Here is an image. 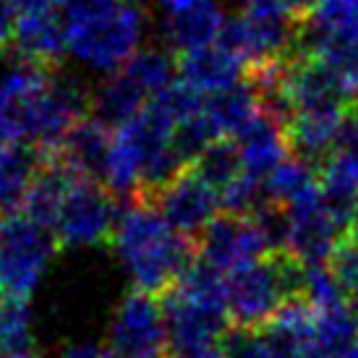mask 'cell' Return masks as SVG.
<instances>
[{
	"label": "cell",
	"mask_w": 358,
	"mask_h": 358,
	"mask_svg": "<svg viewBox=\"0 0 358 358\" xmlns=\"http://www.w3.org/2000/svg\"><path fill=\"white\" fill-rule=\"evenodd\" d=\"M110 243L134 290L152 296L170 290L194 264L186 236H180L150 199L126 201Z\"/></svg>",
	"instance_id": "6da1fadb"
},
{
	"label": "cell",
	"mask_w": 358,
	"mask_h": 358,
	"mask_svg": "<svg viewBox=\"0 0 358 358\" xmlns=\"http://www.w3.org/2000/svg\"><path fill=\"white\" fill-rule=\"evenodd\" d=\"M66 21V55L92 73H115L144 48L147 16L134 0H115L105 8L87 10Z\"/></svg>",
	"instance_id": "7a4b0ae2"
},
{
	"label": "cell",
	"mask_w": 358,
	"mask_h": 358,
	"mask_svg": "<svg viewBox=\"0 0 358 358\" xmlns=\"http://www.w3.org/2000/svg\"><path fill=\"white\" fill-rule=\"evenodd\" d=\"M170 332V353L215 348L228 332L225 275L194 262L162 301Z\"/></svg>",
	"instance_id": "3957f363"
},
{
	"label": "cell",
	"mask_w": 358,
	"mask_h": 358,
	"mask_svg": "<svg viewBox=\"0 0 358 358\" xmlns=\"http://www.w3.org/2000/svg\"><path fill=\"white\" fill-rule=\"evenodd\" d=\"M303 264L290 254L257 259L225 275V303L236 327H267L303 288Z\"/></svg>",
	"instance_id": "277c9868"
},
{
	"label": "cell",
	"mask_w": 358,
	"mask_h": 358,
	"mask_svg": "<svg viewBox=\"0 0 358 358\" xmlns=\"http://www.w3.org/2000/svg\"><path fill=\"white\" fill-rule=\"evenodd\" d=\"M58 238L48 225L24 212L0 217V293L6 299L27 301L40 290L58 251Z\"/></svg>",
	"instance_id": "5b68a950"
},
{
	"label": "cell",
	"mask_w": 358,
	"mask_h": 358,
	"mask_svg": "<svg viewBox=\"0 0 358 358\" xmlns=\"http://www.w3.org/2000/svg\"><path fill=\"white\" fill-rule=\"evenodd\" d=\"M120 209L115 196L97 180H71L66 199L60 204L52 233L66 249H90L113 238Z\"/></svg>",
	"instance_id": "8992f818"
},
{
	"label": "cell",
	"mask_w": 358,
	"mask_h": 358,
	"mask_svg": "<svg viewBox=\"0 0 358 358\" xmlns=\"http://www.w3.org/2000/svg\"><path fill=\"white\" fill-rule=\"evenodd\" d=\"M108 345L118 358H168L170 332L162 301L141 290L126 293L110 319Z\"/></svg>",
	"instance_id": "52a82bcc"
},
{
	"label": "cell",
	"mask_w": 358,
	"mask_h": 358,
	"mask_svg": "<svg viewBox=\"0 0 358 358\" xmlns=\"http://www.w3.org/2000/svg\"><path fill=\"white\" fill-rule=\"evenodd\" d=\"M288 212L290 238H288V254L296 257L303 267H319L327 264L329 257L335 254L340 243H343V230L350 225L345 215H340L332 207L322 186L314 191L311 196L296 201L293 207H282Z\"/></svg>",
	"instance_id": "ba28073f"
},
{
	"label": "cell",
	"mask_w": 358,
	"mask_h": 358,
	"mask_svg": "<svg viewBox=\"0 0 358 358\" xmlns=\"http://www.w3.org/2000/svg\"><path fill=\"white\" fill-rule=\"evenodd\" d=\"M296 31L303 58L335 63L353 55L358 52V0H319L317 10Z\"/></svg>",
	"instance_id": "9c48e42d"
},
{
	"label": "cell",
	"mask_w": 358,
	"mask_h": 358,
	"mask_svg": "<svg viewBox=\"0 0 358 358\" xmlns=\"http://www.w3.org/2000/svg\"><path fill=\"white\" fill-rule=\"evenodd\" d=\"M155 8L168 48L180 55L217 45L228 27V13L220 0H157Z\"/></svg>",
	"instance_id": "30bf717a"
},
{
	"label": "cell",
	"mask_w": 358,
	"mask_h": 358,
	"mask_svg": "<svg viewBox=\"0 0 358 358\" xmlns=\"http://www.w3.org/2000/svg\"><path fill=\"white\" fill-rule=\"evenodd\" d=\"M147 199L159 209L180 236H201L220 217V194L194 173L183 170Z\"/></svg>",
	"instance_id": "8fae6325"
},
{
	"label": "cell",
	"mask_w": 358,
	"mask_h": 358,
	"mask_svg": "<svg viewBox=\"0 0 358 358\" xmlns=\"http://www.w3.org/2000/svg\"><path fill=\"white\" fill-rule=\"evenodd\" d=\"M199 262L217 269L222 275H230L233 269L251 264L257 259L267 257L264 241L259 233L254 217H238V215H220L212 225L199 236Z\"/></svg>",
	"instance_id": "7c38bea8"
},
{
	"label": "cell",
	"mask_w": 358,
	"mask_h": 358,
	"mask_svg": "<svg viewBox=\"0 0 358 358\" xmlns=\"http://www.w3.org/2000/svg\"><path fill=\"white\" fill-rule=\"evenodd\" d=\"M13 48L19 58L55 69L66 55V21L60 6H24L13 27Z\"/></svg>",
	"instance_id": "4fadbf2b"
},
{
	"label": "cell",
	"mask_w": 358,
	"mask_h": 358,
	"mask_svg": "<svg viewBox=\"0 0 358 358\" xmlns=\"http://www.w3.org/2000/svg\"><path fill=\"white\" fill-rule=\"evenodd\" d=\"M110 141H113V134L108 131V126L100 123L94 115H87L69 131V136L60 141L58 150L42 159L55 162L71 178L102 180L110 155Z\"/></svg>",
	"instance_id": "5bb4252c"
},
{
	"label": "cell",
	"mask_w": 358,
	"mask_h": 358,
	"mask_svg": "<svg viewBox=\"0 0 358 358\" xmlns=\"http://www.w3.org/2000/svg\"><path fill=\"white\" fill-rule=\"evenodd\" d=\"M243 73H249V66L228 50L222 42L204 48V50L180 55L178 60V81L183 87L194 90L201 97H215L222 92L243 84Z\"/></svg>",
	"instance_id": "9a60e30c"
},
{
	"label": "cell",
	"mask_w": 358,
	"mask_h": 358,
	"mask_svg": "<svg viewBox=\"0 0 358 358\" xmlns=\"http://www.w3.org/2000/svg\"><path fill=\"white\" fill-rule=\"evenodd\" d=\"M236 144L241 152L243 173H249L264 183L290 155L288 126L272 115H264V113L241 134V139Z\"/></svg>",
	"instance_id": "2e32d148"
},
{
	"label": "cell",
	"mask_w": 358,
	"mask_h": 358,
	"mask_svg": "<svg viewBox=\"0 0 358 358\" xmlns=\"http://www.w3.org/2000/svg\"><path fill=\"white\" fill-rule=\"evenodd\" d=\"M147 92L141 90L136 81L131 79L126 69L110 73L97 84V90L92 92L90 113L105 126L120 129L123 123H129L139 115L141 110L150 105Z\"/></svg>",
	"instance_id": "e0dca14e"
},
{
	"label": "cell",
	"mask_w": 358,
	"mask_h": 358,
	"mask_svg": "<svg viewBox=\"0 0 358 358\" xmlns=\"http://www.w3.org/2000/svg\"><path fill=\"white\" fill-rule=\"evenodd\" d=\"M259 115H262V105H259L257 92L249 81L204 100V118H207L209 129L215 131L217 141H238L241 134L249 129Z\"/></svg>",
	"instance_id": "ac0fdd59"
},
{
	"label": "cell",
	"mask_w": 358,
	"mask_h": 358,
	"mask_svg": "<svg viewBox=\"0 0 358 358\" xmlns=\"http://www.w3.org/2000/svg\"><path fill=\"white\" fill-rule=\"evenodd\" d=\"M345 115V113H343ZM343 115L335 113H299L288 123V141L290 150L299 159L308 165H324L332 152Z\"/></svg>",
	"instance_id": "d6986e66"
},
{
	"label": "cell",
	"mask_w": 358,
	"mask_h": 358,
	"mask_svg": "<svg viewBox=\"0 0 358 358\" xmlns=\"http://www.w3.org/2000/svg\"><path fill=\"white\" fill-rule=\"evenodd\" d=\"M42 168V155L19 147V144H0V217L10 212H21L24 199Z\"/></svg>",
	"instance_id": "ffe728a7"
},
{
	"label": "cell",
	"mask_w": 358,
	"mask_h": 358,
	"mask_svg": "<svg viewBox=\"0 0 358 358\" xmlns=\"http://www.w3.org/2000/svg\"><path fill=\"white\" fill-rule=\"evenodd\" d=\"M301 358H358V319L350 306L319 311L314 338Z\"/></svg>",
	"instance_id": "44dd1931"
},
{
	"label": "cell",
	"mask_w": 358,
	"mask_h": 358,
	"mask_svg": "<svg viewBox=\"0 0 358 358\" xmlns=\"http://www.w3.org/2000/svg\"><path fill=\"white\" fill-rule=\"evenodd\" d=\"M71 176L63 168H58L55 162L42 159V168L37 173V178L31 180V189L24 199L21 212L29 215L31 220H37L42 225H48L52 230L55 217L60 212V204L66 199V191L71 186Z\"/></svg>",
	"instance_id": "7402d4cb"
},
{
	"label": "cell",
	"mask_w": 358,
	"mask_h": 358,
	"mask_svg": "<svg viewBox=\"0 0 358 358\" xmlns=\"http://www.w3.org/2000/svg\"><path fill=\"white\" fill-rule=\"evenodd\" d=\"M123 69L141 90L147 92L150 100H155L162 92H168L170 87L178 84V63L173 60L170 50H165V48H144Z\"/></svg>",
	"instance_id": "603a6c76"
},
{
	"label": "cell",
	"mask_w": 358,
	"mask_h": 358,
	"mask_svg": "<svg viewBox=\"0 0 358 358\" xmlns=\"http://www.w3.org/2000/svg\"><path fill=\"white\" fill-rule=\"evenodd\" d=\"M34 350L31 311L27 301H0V358H29Z\"/></svg>",
	"instance_id": "cb8c5ba5"
},
{
	"label": "cell",
	"mask_w": 358,
	"mask_h": 358,
	"mask_svg": "<svg viewBox=\"0 0 358 358\" xmlns=\"http://www.w3.org/2000/svg\"><path fill=\"white\" fill-rule=\"evenodd\" d=\"M267 199L278 207H293L296 201L311 196L319 191L314 168L299 157H288L272 176L267 178Z\"/></svg>",
	"instance_id": "d4e9b609"
},
{
	"label": "cell",
	"mask_w": 358,
	"mask_h": 358,
	"mask_svg": "<svg viewBox=\"0 0 358 358\" xmlns=\"http://www.w3.org/2000/svg\"><path fill=\"white\" fill-rule=\"evenodd\" d=\"M191 170H194L204 183H209V186L220 194V191L225 189V186H230V183L243 173L238 144H236V141H230V139L209 144L207 150L194 159Z\"/></svg>",
	"instance_id": "484cf974"
},
{
	"label": "cell",
	"mask_w": 358,
	"mask_h": 358,
	"mask_svg": "<svg viewBox=\"0 0 358 358\" xmlns=\"http://www.w3.org/2000/svg\"><path fill=\"white\" fill-rule=\"evenodd\" d=\"M301 299L306 301L314 311H329V308L345 306V290L340 285L335 275L329 272L327 264L303 269V288H301Z\"/></svg>",
	"instance_id": "4316f807"
},
{
	"label": "cell",
	"mask_w": 358,
	"mask_h": 358,
	"mask_svg": "<svg viewBox=\"0 0 358 358\" xmlns=\"http://www.w3.org/2000/svg\"><path fill=\"white\" fill-rule=\"evenodd\" d=\"M267 186L264 180L254 178L249 173H241L238 178L230 186L220 191V204L228 215H238V217H251L257 209L267 204Z\"/></svg>",
	"instance_id": "83f0119b"
},
{
	"label": "cell",
	"mask_w": 358,
	"mask_h": 358,
	"mask_svg": "<svg viewBox=\"0 0 358 358\" xmlns=\"http://www.w3.org/2000/svg\"><path fill=\"white\" fill-rule=\"evenodd\" d=\"M220 356L222 358H269L262 329L236 327L225 332L220 340Z\"/></svg>",
	"instance_id": "f1b7e54d"
},
{
	"label": "cell",
	"mask_w": 358,
	"mask_h": 358,
	"mask_svg": "<svg viewBox=\"0 0 358 358\" xmlns=\"http://www.w3.org/2000/svg\"><path fill=\"white\" fill-rule=\"evenodd\" d=\"M327 267L335 275V280L343 285V290L353 296L358 290V243H353L350 238L343 241L335 249V254L329 257Z\"/></svg>",
	"instance_id": "f546056e"
},
{
	"label": "cell",
	"mask_w": 358,
	"mask_h": 358,
	"mask_svg": "<svg viewBox=\"0 0 358 358\" xmlns=\"http://www.w3.org/2000/svg\"><path fill=\"white\" fill-rule=\"evenodd\" d=\"M335 152L345 155H358V108L348 110L340 120L338 139H335ZM332 152V155H335Z\"/></svg>",
	"instance_id": "4dcf8cb0"
},
{
	"label": "cell",
	"mask_w": 358,
	"mask_h": 358,
	"mask_svg": "<svg viewBox=\"0 0 358 358\" xmlns=\"http://www.w3.org/2000/svg\"><path fill=\"white\" fill-rule=\"evenodd\" d=\"M58 358H118L110 345L94 343V340H81V343H69L60 350Z\"/></svg>",
	"instance_id": "1f68e13d"
},
{
	"label": "cell",
	"mask_w": 358,
	"mask_h": 358,
	"mask_svg": "<svg viewBox=\"0 0 358 358\" xmlns=\"http://www.w3.org/2000/svg\"><path fill=\"white\" fill-rule=\"evenodd\" d=\"M16 19H19V3L16 0H0V50L13 40Z\"/></svg>",
	"instance_id": "d6a6232c"
},
{
	"label": "cell",
	"mask_w": 358,
	"mask_h": 358,
	"mask_svg": "<svg viewBox=\"0 0 358 358\" xmlns=\"http://www.w3.org/2000/svg\"><path fill=\"white\" fill-rule=\"evenodd\" d=\"M282 6H285V10L290 13V19L303 24V21L317 10L319 0H282Z\"/></svg>",
	"instance_id": "836d02e7"
},
{
	"label": "cell",
	"mask_w": 358,
	"mask_h": 358,
	"mask_svg": "<svg viewBox=\"0 0 358 358\" xmlns=\"http://www.w3.org/2000/svg\"><path fill=\"white\" fill-rule=\"evenodd\" d=\"M173 358H222V356H220V345H215V348H199V350L173 353Z\"/></svg>",
	"instance_id": "e575fe53"
},
{
	"label": "cell",
	"mask_w": 358,
	"mask_h": 358,
	"mask_svg": "<svg viewBox=\"0 0 358 358\" xmlns=\"http://www.w3.org/2000/svg\"><path fill=\"white\" fill-rule=\"evenodd\" d=\"M348 233H350V241H353V243H358V201H356V207H353V215H350Z\"/></svg>",
	"instance_id": "d590c367"
},
{
	"label": "cell",
	"mask_w": 358,
	"mask_h": 358,
	"mask_svg": "<svg viewBox=\"0 0 358 358\" xmlns=\"http://www.w3.org/2000/svg\"><path fill=\"white\" fill-rule=\"evenodd\" d=\"M350 311H353V317L358 319V290L353 293V296H350Z\"/></svg>",
	"instance_id": "8d00e7d4"
},
{
	"label": "cell",
	"mask_w": 358,
	"mask_h": 358,
	"mask_svg": "<svg viewBox=\"0 0 358 358\" xmlns=\"http://www.w3.org/2000/svg\"><path fill=\"white\" fill-rule=\"evenodd\" d=\"M134 3H139V6H141V3H144V0H134ZM147 3H157V0H147Z\"/></svg>",
	"instance_id": "74e56055"
},
{
	"label": "cell",
	"mask_w": 358,
	"mask_h": 358,
	"mask_svg": "<svg viewBox=\"0 0 358 358\" xmlns=\"http://www.w3.org/2000/svg\"><path fill=\"white\" fill-rule=\"evenodd\" d=\"M29 358H40V356H29Z\"/></svg>",
	"instance_id": "f35d334b"
},
{
	"label": "cell",
	"mask_w": 358,
	"mask_h": 358,
	"mask_svg": "<svg viewBox=\"0 0 358 358\" xmlns=\"http://www.w3.org/2000/svg\"><path fill=\"white\" fill-rule=\"evenodd\" d=\"M0 71H3V69H0Z\"/></svg>",
	"instance_id": "ab89813d"
}]
</instances>
